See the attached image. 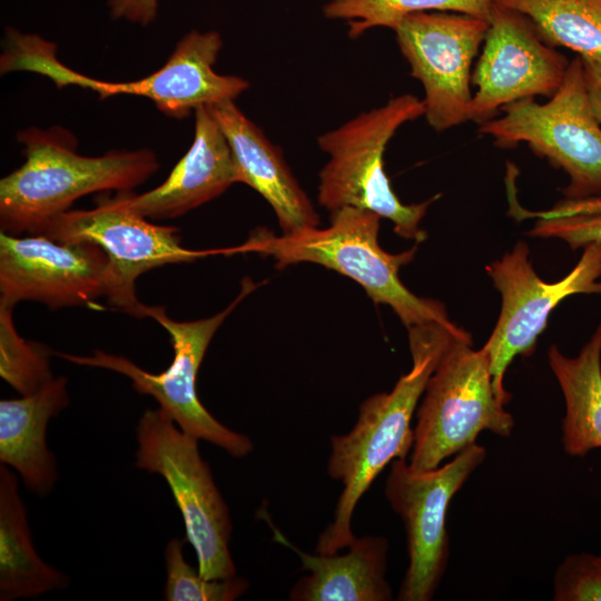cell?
I'll use <instances>...</instances> for the list:
<instances>
[{
  "label": "cell",
  "instance_id": "obj_5",
  "mask_svg": "<svg viewBox=\"0 0 601 601\" xmlns=\"http://www.w3.org/2000/svg\"><path fill=\"white\" fill-rule=\"evenodd\" d=\"M416 413L410 465L432 470L490 431L508 437L513 416L497 397L486 352L454 336L430 376Z\"/></svg>",
  "mask_w": 601,
  "mask_h": 601
},
{
  "label": "cell",
  "instance_id": "obj_14",
  "mask_svg": "<svg viewBox=\"0 0 601 601\" xmlns=\"http://www.w3.org/2000/svg\"><path fill=\"white\" fill-rule=\"evenodd\" d=\"M223 40L217 31L191 30L176 45L157 71L132 81L108 82L83 76L53 61L47 72L57 87L78 86L96 91L100 98L129 95L148 98L162 114L183 119L191 110L234 101L248 87L242 77L215 72Z\"/></svg>",
  "mask_w": 601,
  "mask_h": 601
},
{
  "label": "cell",
  "instance_id": "obj_9",
  "mask_svg": "<svg viewBox=\"0 0 601 601\" xmlns=\"http://www.w3.org/2000/svg\"><path fill=\"white\" fill-rule=\"evenodd\" d=\"M147 219L120 205L114 196H101L92 209H68L53 217L40 234L60 243L100 247L109 259L112 280L107 300L128 315L145 318L148 305L139 302L135 288L140 275L168 264L225 255L224 248L188 249L181 245L177 227Z\"/></svg>",
  "mask_w": 601,
  "mask_h": 601
},
{
  "label": "cell",
  "instance_id": "obj_10",
  "mask_svg": "<svg viewBox=\"0 0 601 601\" xmlns=\"http://www.w3.org/2000/svg\"><path fill=\"white\" fill-rule=\"evenodd\" d=\"M485 457L474 443L432 470H415L405 459L392 462L385 495L404 523L408 553L398 600L428 601L435 594L449 558V504Z\"/></svg>",
  "mask_w": 601,
  "mask_h": 601
},
{
  "label": "cell",
  "instance_id": "obj_17",
  "mask_svg": "<svg viewBox=\"0 0 601 601\" xmlns=\"http://www.w3.org/2000/svg\"><path fill=\"white\" fill-rule=\"evenodd\" d=\"M223 130L237 183L257 191L275 211L283 234L319 225V216L287 166L279 147L234 101L207 106Z\"/></svg>",
  "mask_w": 601,
  "mask_h": 601
},
{
  "label": "cell",
  "instance_id": "obj_22",
  "mask_svg": "<svg viewBox=\"0 0 601 601\" xmlns=\"http://www.w3.org/2000/svg\"><path fill=\"white\" fill-rule=\"evenodd\" d=\"M521 14L550 47L601 60V0H492Z\"/></svg>",
  "mask_w": 601,
  "mask_h": 601
},
{
  "label": "cell",
  "instance_id": "obj_26",
  "mask_svg": "<svg viewBox=\"0 0 601 601\" xmlns=\"http://www.w3.org/2000/svg\"><path fill=\"white\" fill-rule=\"evenodd\" d=\"M555 601H601V554L569 555L554 577Z\"/></svg>",
  "mask_w": 601,
  "mask_h": 601
},
{
  "label": "cell",
  "instance_id": "obj_30",
  "mask_svg": "<svg viewBox=\"0 0 601 601\" xmlns=\"http://www.w3.org/2000/svg\"><path fill=\"white\" fill-rule=\"evenodd\" d=\"M589 209L592 213H600L601 211V198L590 200L589 201Z\"/></svg>",
  "mask_w": 601,
  "mask_h": 601
},
{
  "label": "cell",
  "instance_id": "obj_2",
  "mask_svg": "<svg viewBox=\"0 0 601 601\" xmlns=\"http://www.w3.org/2000/svg\"><path fill=\"white\" fill-rule=\"evenodd\" d=\"M24 162L0 180V228L10 235H38L78 198L97 191H131L158 169L149 149L112 150L88 157L61 127L19 131Z\"/></svg>",
  "mask_w": 601,
  "mask_h": 601
},
{
  "label": "cell",
  "instance_id": "obj_15",
  "mask_svg": "<svg viewBox=\"0 0 601 601\" xmlns=\"http://www.w3.org/2000/svg\"><path fill=\"white\" fill-rule=\"evenodd\" d=\"M484 46L471 82L470 120L483 124L514 101L552 97L569 62L544 43L521 14L493 4Z\"/></svg>",
  "mask_w": 601,
  "mask_h": 601
},
{
  "label": "cell",
  "instance_id": "obj_4",
  "mask_svg": "<svg viewBox=\"0 0 601 601\" xmlns=\"http://www.w3.org/2000/svg\"><path fill=\"white\" fill-rule=\"evenodd\" d=\"M423 115V101L404 93L321 135L317 144L329 159L319 173V205L331 214L343 207L373 211L391 220L398 236L425 240L420 223L440 195L418 204H403L391 187L383 162L396 130Z\"/></svg>",
  "mask_w": 601,
  "mask_h": 601
},
{
  "label": "cell",
  "instance_id": "obj_12",
  "mask_svg": "<svg viewBox=\"0 0 601 601\" xmlns=\"http://www.w3.org/2000/svg\"><path fill=\"white\" fill-rule=\"evenodd\" d=\"M489 21L462 13L423 11L405 16L393 29L411 76L424 88V116L446 130L470 120L471 65Z\"/></svg>",
  "mask_w": 601,
  "mask_h": 601
},
{
  "label": "cell",
  "instance_id": "obj_13",
  "mask_svg": "<svg viewBox=\"0 0 601 601\" xmlns=\"http://www.w3.org/2000/svg\"><path fill=\"white\" fill-rule=\"evenodd\" d=\"M111 284L109 259L93 244L0 233V303L96 307V299L109 296Z\"/></svg>",
  "mask_w": 601,
  "mask_h": 601
},
{
  "label": "cell",
  "instance_id": "obj_29",
  "mask_svg": "<svg viewBox=\"0 0 601 601\" xmlns=\"http://www.w3.org/2000/svg\"><path fill=\"white\" fill-rule=\"evenodd\" d=\"M581 59L591 108L594 117L601 124V60Z\"/></svg>",
  "mask_w": 601,
  "mask_h": 601
},
{
  "label": "cell",
  "instance_id": "obj_28",
  "mask_svg": "<svg viewBox=\"0 0 601 601\" xmlns=\"http://www.w3.org/2000/svg\"><path fill=\"white\" fill-rule=\"evenodd\" d=\"M159 0H108L109 14L114 20H125L149 26L157 17Z\"/></svg>",
  "mask_w": 601,
  "mask_h": 601
},
{
  "label": "cell",
  "instance_id": "obj_16",
  "mask_svg": "<svg viewBox=\"0 0 601 601\" xmlns=\"http://www.w3.org/2000/svg\"><path fill=\"white\" fill-rule=\"evenodd\" d=\"M235 183L229 144L208 107L201 106L195 110L194 141L167 179L149 191H118L114 198L145 218L169 219L213 200Z\"/></svg>",
  "mask_w": 601,
  "mask_h": 601
},
{
  "label": "cell",
  "instance_id": "obj_3",
  "mask_svg": "<svg viewBox=\"0 0 601 601\" xmlns=\"http://www.w3.org/2000/svg\"><path fill=\"white\" fill-rule=\"evenodd\" d=\"M380 219L373 211L343 207L331 214L326 228L306 227L280 236L256 228L229 252L272 257L280 269L297 263L322 265L359 284L374 303L388 305L407 328L440 323L461 329L450 321L442 303L421 298L403 285L400 268L413 259L416 246L400 254L385 252L378 244Z\"/></svg>",
  "mask_w": 601,
  "mask_h": 601
},
{
  "label": "cell",
  "instance_id": "obj_31",
  "mask_svg": "<svg viewBox=\"0 0 601 601\" xmlns=\"http://www.w3.org/2000/svg\"><path fill=\"white\" fill-rule=\"evenodd\" d=\"M329 1H334V0H329Z\"/></svg>",
  "mask_w": 601,
  "mask_h": 601
},
{
  "label": "cell",
  "instance_id": "obj_8",
  "mask_svg": "<svg viewBox=\"0 0 601 601\" xmlns=\"http://www.w3.org/2000/svg\"><path fill=\"white\" fill-rule=\"evenodd\" d=\"M136 436L135 465L160 475L169 486L200 574L206 579L235 575L228 506L199 453V440L181 431L160 408L142 413Z\"/></svg>",
  "mask_w": 601,
  "mask_h": 601
},
{
  "label": "cell",
  "instance_id": "obj_19",
  "mask_svg": "<svg viewBox=\"0 0 601 601\" xmlns=\"http://www.w3.org/2000/svg\"><path fill=\"white\" fill-rule=\"evenodd\" d=\"M67 385L65 376L53 377L32 394L0 401V462L38 496L48 495L58 480L47 427L70 403Z\"/></svg>",
  "mask_w": 601,
  "mask_h": 601
},
{
  "label": "cell",
  "instance_id": "obj_18",
  "mask_svg": "<svg viewBox=\"0 0 601 601\" xmlns=\"http://www.w3.org/2000/svg\"><path fill=\"white\" fill-rule=\"evenodd\" d=\"M275 541L292 550L307 575L293 585V601H388L392 589L386 581L388 541L384 536L354 538L346 553L309 554L294 545L268 519Z\"/></svg>",
  "mask_w": 601,
  "mask_h": 601
},
{
  "label": "cell",
  "instance_id": "obj_20",
  "mask_svg": "<svg viewBox=\"0 0 601 601\" xmlns=\"http://www.w3.org/2000/svg\"><path fill=\"white\" fill-rule=\"evenodd\" d=\"M69 577L37 553L17 474L0 465V600L28 599L63 590Z\"/></svg>",
  "mask_w": 601,
  "mask_h": 601
},
{
  "label": "cell",
  "instance_id": "obj_23",
  "mask_svg": "<svg viewBox=\"0 0 601 601\" xmlns=\"http://www.w3.org/2000/svg\"><path fill=\"white\" fill-rule=\"evenodd\" d=\"M492 0H334L324 7L329 19L345 20L348 36L358 38L372 28L392 30L407 14L423 11H443L490 19Z\"/></svg>",
  "mask_w": 601,
  "mask_h": 601
},
{
  "label": "cell",
  "instance_id": "obj_7",
  "mask_svg": "<svg viewBox=\"0 0 601 601\" xmlns=\"http://www.w3.org/2000/svg\"><path fill=\"white\" fill-rule=\"evenodd\" d=\"M255 287L249 278H245L239 295L225 309L196 321L177 322L167 315L165 307L148 305L147 316L168 332L174 349L170 366L159 374L149 373L124 356L99 349L86 356L57 352L53 355L77 365L105 368L128 377L135 391L152 396L181 431L213 443L234 457H244L254 449L252 440L225 426L207 411L197 396L196 377L216 331Z\"/></svg>",
  "mask_w": 601,
  "mask_h": 601
},
{
  "label": "cell",
  "instance_id": "obj_11",
  "mask_svg": "<svg viewBox=\"0 0 601 601\" xmlns=\"http://www.w3.org/2000/svg\"><path fill=\"white\" fill-rule=\"evenodd\" d=\"M486 272L502 295V309L482 348L489 356L494 391L506 405L505 371L515 356L532 354L553 308L573 294L601 295V242L585 245L574 268L555 283L536 275L524 242L489 265Z\"/></svg>",
  "mask_w": 601,
  "mask_h": 601
},
{
  "label": "cell",
  "instance_id": "obj_27",
  "mask_svg": "<svg viewBox=\"0 0 601 601\" xmlns=\"http://www.w3.org/2000/svg\"><path fill=\"white\" fill-rule=\"evenodd\" d=\"M530 235L560 238L573 249L584 247L590 243L601 242V211L561 217H539Z\"/></svg>",
  "mask_w": 601,
  "mask_h": 601
},
{
  "label": "cell",
  "instance_id": "obj_24",
  "mask_svg": "<svg viewBox=\"0 0 601 601\" xmlns=\"http://www.w3.org/2000/svg\"><path fill=\"white\" fill-rule=\"evenodd\" d=\"M13 307L0 303V376L21 395H29L55 377L50 366L53 352L18 334Z\"/></svg>",
  "mask_w": 601,
  "mask_h": 601
},
{
  "label": "cell",
  "instance_id": "obj_21",
  "mask_svg": "<svg viewBox=\"0 0 601 601\" xmlns=\"http://www.w3.org/2000/svg\"><path fill=\"white\" fill-rule=\"evenodd\" d=\"M548 358L565 402L563 447L571 456H584L601 447V324L578 356L552 345Z\"/></svg>",
  "mask_w": 601,
  "mask_h": 601
},
{
  "label": "cell",
  "instance_id": "obj_1",
  "mask_svg": "<svg viewBox=\"0 0 601 601\" xmlns=\"http://www.w3.org/2000/svg\"><path fill=\"white\" fill-rule=\"evenodd\" d=\"M412 368L391 392L377 393L359 406L357 422L346 434L331 437L328 475L342 484L333 521L321 533L316 553L334 554L354 540L352 518L358 501L383 469L412 450V418L427 381L454 336H469L440 323L407 328Z\"/></svg>",
  "mask_w": 601,
  "mask_h": 601
},
{
  "label": "cell",
  "instance_id": "obj_25",
  "mask_svg": "<svg viewBox=\"0 0 601 601\" xmlns=\"http://www.w3.org/2000/svg\"><path fill=\"white\" fill-rule=\"evenodd\" d=\"M185 540L171 539L164 552L166 601H233L248 589L245 578L206 579L184 556Z\"/></svg>",
  "mask_w": 601,
  "mask_h": 601
},
{
  "label": "cell",
  "instance_id": "obj_6",
  "mask_svg": "<svg viewBox=\"0 0 601 601\" xmlns=\"http://www.w3.org/2000/svg\"><path fill=\"white\" fill-rule=\"evenodd\" d=\"M502 109V117L480 125V134L503 148L525 142L535 155L563 169L569 176L564 189L569 200L601 198V124L591 108L580 56L569 62L548 102L526 98Z\"/></svg>",
  "mask_w": 601,
  "mask_h": 601
}]
</instances>
